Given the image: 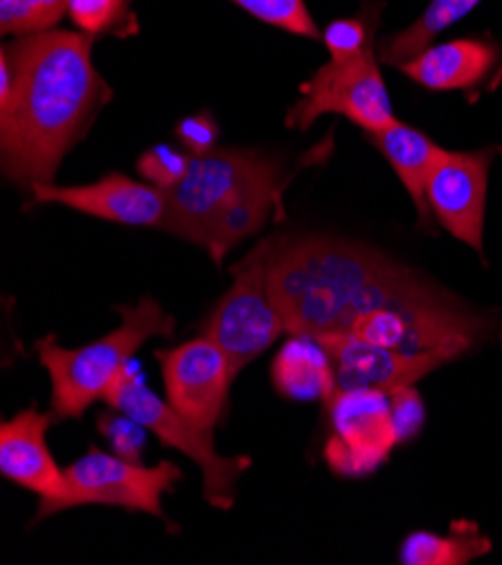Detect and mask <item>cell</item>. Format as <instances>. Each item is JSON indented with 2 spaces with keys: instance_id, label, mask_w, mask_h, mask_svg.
Here are the masks:
<instances>
[{
  "instance_id": "6da1fadb",
  "label": "cell",
  "mask_w": 502,
  "mask_h": 565,
  "mask_svg": "<svg viewBox=\"0 0 502 565\" xmlns=\"http://www.w3.org/2000/svg\"><path fill=\"white\" fill-rule=\"evenodd\" d=\"M110 88L93 64V36L45 30L0 52V162L17 185L54 183Z\"/></svg>"
},
{
  "instance_id": "7a4b0ae2",
  "label": "cell",
  "mask_w": 502,
  "mask_h": 565,
  "mask_svg": "<svg viewBox=\"0 0 502 565\" xmlns=\"http://www.w3.org/2000/svg\"><path fill=\"white\" fill-rule=\"evenodd\" d=\"M268 289L291 333H345L378 307L441 294L426 277L361 244L264 239Z\"/></svg>"
},
{
  "instance_id": "3957f363",
  "label": "cell",
  "mask_w": 502,
  "mask_h": 565,
  "mask_svg": "<svg viewBox=\"0 0 502 565\" xmlns=\"http://www.w3.org/2000/svg\"><path fill=\"white\" fill-rule=\"evenodd\" d=\"M120 327L95 343L66 350L54 335L36 341L41 365L50 374V406L60 419H79L86 408L104 397L108 385L153 335L170 338L174 316L153 298L118 307Z\"/></svg>"
},
{
  "instance_id": "277c9868",
  "label": "cell",
  "mask_w": 502,
  "mask_h": 565,
  "mask_svg": "<svg viewBox=\"0 0 502 565\" xmlns=\"http://www.w3.org/2000/svg\"><path fill=\"white\" fill-rule=\"evenodd\" d=\"M282 164L253 149H212L194 156L188 177L167 192L162 231L203 246L214 221L248 192L285 181Z\"/></svg>"
},
{
  "instance_id": "5b68a950",
  "label": "cell",
  "mask_w": 502,
  "mask_h": 565,
  "mask_svg": "<svg viewBox=\"0 0 502 565\" xmlns=\"http://www.w3.org/2000/svg\"><path fill=\"white\" fill-rule=\"evenodd\" d=\"M102 399L110 408L140 422L164 446L181 450L183 456L196 462L203 471V493L207 502L218 507V510H231L235 504L237 480L250 469V458L218 456L214 446V430L194 424L170 402H162L156 392L145 385L140 367L133 359L108 385Z\"/></svg>"
},
{
  "instance_id": "8992f818",
  "label": "cell",
  "mask_w": 502,
  "mask_h": 565,
  "mask_svg": "<svg viewBox=\"0 0 502 565\" xmlns=\"http://www.w3.org/2000/svg\"><path fill=\"white\" fill-rule=\"evenodd\" d=\"M233 273V287L218 300L205 327V335L221 345L233 359L237 372H242L289 333V327L270 298L264 242H259Z\"/></svg>"
},
{
  "instance_id": "52a82bcc",
  "label": "cell",
  "mask_w": 502,
  "mask_h": 565,
  "mask_svg": "<svg viewBox=\"0 0 502 565\" xmlns=\"http://www.w3.org/2000/svg\"><path fill=\"white\" fill-rule=\"evenodd\" d=\"M64 471L66 493L52 504L50 516L82 504H106L162 519V495L183 480L174 462L142 467L95 446Z\"/></svg>"
},
{
  "instance_id": "ba28073f",
  "label": "cell",
  "mask_w": 502,
  "mask_h": 565,
  "mask_svg": "<svg viewBox=\"0 0 502 565\" xmlns=\"http://www.w3.org/2000/svg\"><path fill=\"white\" fill-rule=\"evenodd\" d=\"M324 113L345 116L367 134L381 131L397 120L378 68L376 50L348 64L329 62L318 68L302 84L300 99L291 106L287 125L307 131Z\"/></svg>"
},
{
  "instance_id": "9c48e42d",
  "label": "cell",
  "mask_w": 502,
  "mask_h": 565,
  "mask_svg": "<svg viewBox=\"0 0 502 565\" xmlns=\"http://www.w3.org/2000/svg\"><path fill=\"white\" fill-rule=\"evenodd\" d=\"M333 437L327 444V462L341 476L376 471L399 444L389 392L339 390L327 404Z\"/></svg>"
},
{
  "instance_id": "30bf717a",
  "label": "cell",
  "mask_w": 502,
  "mask_h": 565,
  "mask_svg": "<svg viewBox=\"0 0 502 565\" xmlns=\"http://www.w3.org/2000/svg\"><path fill=\"white\" fill-rule=\"evenodd\" d=\"M162 367L167 402L194 424L214 430L226 415L228 394L239 374L233 359L210 335L172 350H156Z\"/></svg>"
},
{
  "instance_id": "8fae6325",
  "label": "cell",
  "mask_w": 502,
  "mask_h": 565,
  "mask_svg": "<svg viewBox=\"0 0 502 565\" xmlns=\"http://www.w3.org/2000/svg\"><path fill=\"white\" fill-rule=\"evenodd\" d=\"M495 147L476 151H439L426 183L430 214L458 242L484 253V212Z\"/></svg>"
},
{
  "instance_id": "7c38bea8",
  "label": "cell",
  "mask_w": 502,
  "mask_h": 565,
  "mask_svg": "<svg viewBox=\"0 0 502 565\" xmlns=\"http://www.w3.org/2000/svg\"><path fill=\"white\" fill-rule=\"evenodd\" d=\"M331 356L339 390H383L395 392L415 385L421 376L462 356L456 350L399 352L372 345L348 333L316 335Z\"/></svg>"
},
{
  "instance_id": "4fadbf2b",
  "label": "cell",
  "mask_w": 502,
  "mask_h": 565,
  "mask_svg": "<svg viewBox=\"0 0 502 565\" xmlns=\"http://www.w3.org/2000/svg\"><path fill=\"white\" fill-rule=\"evenodd\" d=\"M36 203H57L95 218L122 225L162 228L167 214V192L147 181H133L125 174H108L86 185L39 183L30 188Z\"/></svg>"
},
{
  "instance_id": "5bb4252c",
  "label": "cell",
  "mask_w": 502,
  "mask_h": 565,
  "mask_svg": "<svg viewBox=\"0 0 502 565\" xmlns=\"http://www.w3.org/2000/svg\"><path fill=\"white\" fill-rule=\"evenodd\" d=\"M54 419H60L54 413L28 408L0 424V473L41 498L34 523L50 516L52 504L66 493V471L54 462L45 441Z\"/></svg>"
},
{
  "instance_id": "9a60e30c",
  "label": "cell",
  "mask_w": 502,
  "mask_h": 565,
  "mask_svg": "<svg viewBox=\"0 0 502 565\" xmlns=\"http://www.w3.org/2000/svg\"><path fill=\"white\" fill-rule=\"evenodd\" d=\"M498 47L478 39H458L426 47L399 71L428 90H464L480 84L498 62Z\"/></svg>"
},
{
  "instance_id": "2e32d148",
  "label": "cell",
  "mask_w": 502,
  "mask_h": 565,
  "mask_svg": "<svg viewBox=\"0 0 502 565\" xmlns=\"http://www.w3.org/2000/svg\"><path fill=\"white\" fill-rule=\"evenodd\" d=\"M273 385L291 402H331L339 392L337 370L320 338L291 333L270 367Z\"/></svg>"
},
{
  "instance_id": "e0dca14e",
  "label": "cell",
  "mask_w": 502,
  "mask_h": 565,
  "mask_svg": "<svg viewBox=\"0 0 502 565\" xmlns=\"http://www.w3.org/2000/svg\"><path fill=\"white\" fill-rule=\"evenodd\" d=\"M372 145L393 164L397 177L402 179L410 201L415 203L419 218L426 223L430 221V207L426 201V183L432 172V164L441 151L426 134L419 129L395 120L381 131L370 134Z\"/></svg>"
},
{
  "instance_id": "ac0fdd59",
  "label": "cell",
  "mask_w": 502,
  "mask_h": 565,
  "mask_svg": "<svg viewBox=\"0 0 502 565\" xmlns=\"http://www.w3.org/2000/svg\"><path fill=\"white\" fill-rule=\"evenodd\" d=\"M482 0H430L424 14L402 30L395 36H387L378 43V62L387 66H404L417 54H421L426 47L432 45V41L451 25H456L460 19H464L469 12H473Z\"/></svg>"
},
{
  "instance_id": "d6986e66",
  "label": "cell",
  "mask_w": 502,
  "mask_h": 565,
  "mask_svg": "<svg viewBox=\"0 0 502 565\" xmlns=\"http://www.w3.org/2000/svg\"><path fill=\"white\" fill-rule=\"evenodd\" d=\"M282 188H285L282 181L261 185L248 192L246 196H242L231 210H226L214 221L203 248L210 253V257L216 264H221V259L226 257L228 250L237 246L242 239L264 228L275 203L280 201Z\"/></svg>"
},
{
  "instance_id": "ffe728a7",
  "label": "cell",
  "mask_w": 502,
  "mask_h": 565,
  "mask_svg": "<svg viewBox=\"0 0 502 565\" xmlns=\"http://www.w3.org/2000/svg\"><path fill=\"white\" fill-rule=\"evenodd\" d=\"M491 552V541L476 523H456L449 536L415 532L406 536L399 558L404 565H464Z\"/></svg>"
},
{
  "instance_id": "44dd1931",
  "label": "cell",
  "mask_w": 502,
  "mask_h": 565,
  "mask_svg": "<svg viewBox=\"0 0 502 565\" xmlns=\"http://www.w3.org/2000/svg\"><path fill=\"white\" fill-rule=\"evenodd\" d=\"M68 12V0H0L3 34H36L57 25Z\"/></svg>"
},
{
  "instance_id": "7402d4cb",
  "label": "cell",
  "mask_w": 502,
  "mask_h": 565,
  "mask_svg": "<svg viewBox=\"0 0 502 565\" xmlns=\"http://www.w3.org/2000/svg\"><path fill=\"white\" fill-rule=\"evenodd\" d=\"M242 10L259 19L261 23L287 30L305 39H320L313 17L305 0H233Z\"/></svg>"
},
{
  "instance_id": "603a6c76",
  "label": "cell",
  "mask_w": 502,
  "mask_h": 565,
  "mask_svg": "<svg viewBox=\"0 0 502 565\" xmlns=\"http://www.w3.org/2000/svg\"><path fill=\"white\" fill-rule=\"evenodd\" d=\"M192 164V156L185 149L172 145H153L138 160V174L142 181L156 185L162 192L174 190Z\"/></svg>"
},
{
  "instance_id": "cb8c5ba5",
  "label": "cell",
  "mask_w": 502,
  "mask_h": 565,
  "mask_svg": "<svg viewBox=\"0 0 502 565\" xmlns=\"http://www.w3.org/2000/svg\"><path fill=\"white\" fill-rule=\"evenodd\" d=\"M99 433L108 439L114 454L129 462H140L147 446V428L133 417L114 408V413H102L97 419Z\"/></svg>"
},
{
  "instance_id": "d4e9b609",
  "label": "cell",
  "mask_w": 502,
  "mask_h": 565,
  "mask_svg": "<svg viewBox=\"0 0 502 565\" xmlns=\"http://www.w3.org/2000/svg\"><path fill=\"white\" fill-rule=\"evenodd\" d=\"M322 41L331 56L329 62H337V64L361 60V56L374 50L370 30L359 19H341V21L329 23L327 30L322 32Z\"/></svg>"
},
{
  "instance_id": "484cf974",
  "label": "cell",
  "mask_w": 502,
  "mask_h": 565,
  "mask_svg": "<svg viewBox=\"0 0 502 565\" xmlns=\"http://www.w3.org/2000/svg\"><path fill=\"white\" fill-rule=\"evenodd\" d=\"M125 12L127 0H68L71 21L90 36L120 28Z\"/></svg>"
},
{
  "instance_id": "4316f807",
  "label": "cell",
  "mask_w": 502,
  "mask_h": 565,
  "mask_svg": "<svg viewBox=\"0 0 502 565\" xmlns=\"http://www.w3.org/2000/svg\"><path fill=\"white\" fill-rule=\"evenodd\" d=\"M389 404H393V422H395L399 444L415 439L426 419L419 392L413 385L399 387L395 392H389Z\"/></svg>"
},
{
  "instance_id": "83f0119b",
  "label": "cell",
  "mask_w": 502,
  "mask_h": 565,
  "mask_svg": "<svg viewBox=\"0 0 502 565\" xmlns=\"http://www.w3.org/2000/svg\"><path fill=\"white\" fill-rule=\"evenodd\" d=\"M174 136L179 145L194 158L205 156L216 149L218 140V125L212 113H199V116H188L174 127Z\"/></svg>"
}]
</instances>
